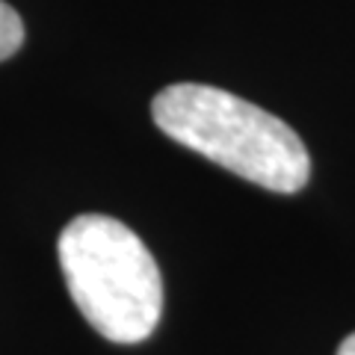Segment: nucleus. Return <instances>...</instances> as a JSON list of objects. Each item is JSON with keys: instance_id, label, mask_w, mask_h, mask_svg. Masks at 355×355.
I'll return each mask as SVG.
<instances>
[{"instance_id": "3", "label": "nucleus", "mask_w": 355, "mask_h": 355, "mask_svg": "<svg viewBox=\"0 0 355 355\" xmlns=\"http://www.w3.org/2000/svg\"><path fill=\"white\" fill-rule=\"evenodd\" d=\"M24 44V21L9 3L0 0V62L9 60Z\"/></svg>"}, {"instance_id": "4", "label": "nucleus", "mask_w": 355, "mask_h": 355, "mask_svg": "<svg viewBox=\"0 0 355 355\" xmlns=\"http://www.w3.org/2000/svg\"><path fill=\"white\" fill-rule=\"evenodd\" d=\"M338 355H355V331H352V335L338 347Z\"/></svg>"}, {"instance_id": "1", "label": "nucleus", "mask_w": 355, "mask_h": 355, "mask_svg": "<svg viewBox=\"0 0 355 355\" xmlns=\"http://www.w3.org/2000/svg\"><path fill=\"white\" fill-rule=\"evenodd\" d=\"M151 116L178 146L263 190L299 193L311 178V157L299 133L234 92L205 83H175L154 95Z\"/></svg>"}, {"instance_id": "2", "label": "nucleus", "mask_w": 355, "mask_h": 355, "mask_svg": "<svg viewBox=\"0 0 355 355\" xmlns=\"http://www.w3.org/2000/svg\"><path fill=\"white\" fill-rule=\"evenodd\" d=\"M60 266L65 287L98 335L139 343L157 329L163 279L148 246L113 216L86 214L62 228Z\"/></svg>"}]
</instances>
